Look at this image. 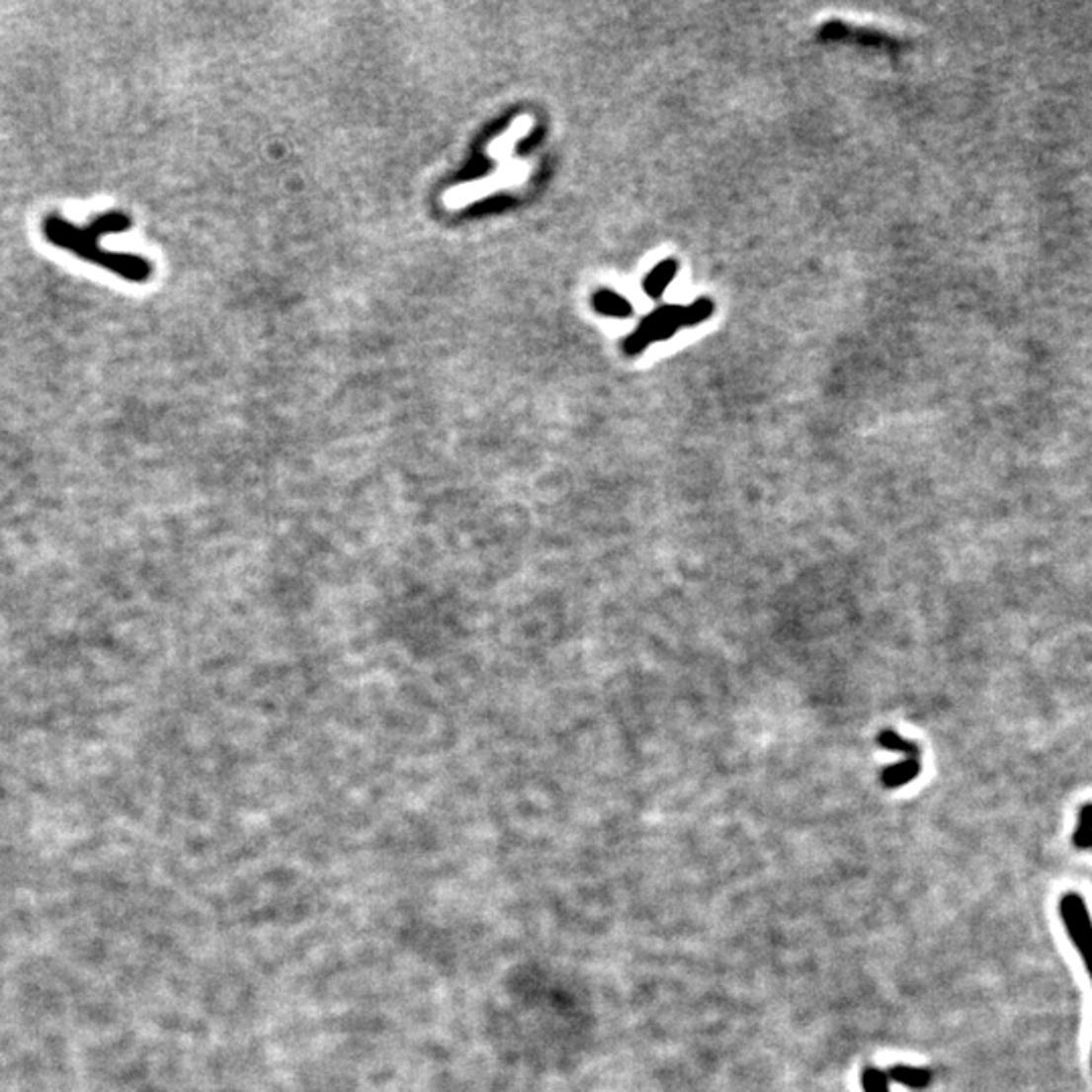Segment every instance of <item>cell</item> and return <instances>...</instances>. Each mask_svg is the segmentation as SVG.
Returning <instances> with one entry per match:
<instances>
[{
  "label": "cell",
  "mask_w": 1092,
  "mask_h": 1092,
  "mask_svg": "<svg viewBox=\"0 0 1092 1092\" xmlns=\"http://www.w3.org/2000/svg\"><path fill=\"white\" fill-rule=\"evenodd\" d=\"M888 1078L890 1080H896L900 1084H906L910 1088H927L933 1074L931 1070L927 1068H914V1066H904V1064H896L888 1070Z\"/></svg>",
  "instance_id": "52a82bcc"
},
{
  "label": "cell",
  "mask_w": 1092,
  "mask_h": 1092,
  "mask_svg": "<svg viewBox=\"0 0 1092 1092\" xmlns=\"http://www.w3.org/2000/svg\"><path fill=\"white\" fill-rule=\"evenodd\" d=\"M132 229V216L124 210H108L87 225H75L59 214H47L42 218V237L53 247L63 249L79 257L85 264L100 266L126 282L146 284L152 278L150 259L138 253L110 251L102 247L106 235H118Z\"/></svg>",
  "instance_id": "6da1fadb"
},
{
  "label": "cell",
  "mask_w": 1092,
  "mask_h": 1092,
  "mask_svg": "<svg viewBox=\"0 0 1092 1092\" xmlns=\"http://www.w3.org/2000/svg\"><path fill=\"white\" fill-rule=\"evenodd\" d=\"M1060 916L1092 979V916L1086 900L1076 892L1064 894L1060 900Z\"/></svg>",
  "instance_id": "277c9868"
},
{
  "label": "cell",
  "mask_w": 1092,
  "mask_h": 1092,
  "mask_svg": "<svg viewBox=\"0 0 1092 1092\" xmlns=\"http://www.w3.org/2000/svg\"><path fill=\"white\" fill-rule=\"evenodd\" d=\"M676 272H678V264H676L674 259L662 261L660 266H655V268L647 274V278H645V282H643L645 294H647L649 297H653V299H655V297H660V295L664 294V290H666V288L672 284V280L676 278Z\"/></svg>",
  "instance_id": "5b68a950"
},
{
  "label": "cell",
  "mask_w": 1092,
  "mask_h": 1092,
  "mask_svg": "<svg viewBox=\"0 0 1092 1092\" xmlns=\"http://www.w3.org/2000/svg\"><path fill=\"white\" fill-rule=\"evenodd\" d=\"M864 1092H890L888 1074L879 1068H866L862 1074Z\"/></svg>",
  "instance_id": "ba28073f"
},
{
  "label": "cell",
  "mask_w": 1092,
  "mask_h": 1092,
  "mask_svg": "<svg viewBox=\"0 0 1092 1092\" xmlns=\"http://www.w3.org/2000/svg\"><path fill=\"white\" fill-rule=\"evenodd\" d=\"M881 747L886 751H894L902 755V761L896 765H890L882 771V783L886 790H898L916 779L921 773V751L910 740H904L894 730H884L879 736Z\"/></svg>",
  "instance_id": "3957f363"
},
{
  "label": "cell",
  "mask_w": 1092,
  "mask_h": 1092,
  "mask_svg": "<svg viewBox=\"0 0 1092 1092\" xmlns=\"http://www.w3.org/2000/svg\"><path fill=\"white\" fill-rule=\"evenodd\" d=\"M593 305L597 308V312H601V314H605V316L626 318V316H631V312H633L631 303H630L624 295H620V294H616V292H611V290H599V292H595V295H593Z\"/></svg>",
  "instance_id": "8992f818"
},
{
  "label": "cell",
  "mask_w": 1092,
  "mask_h": 1092,
  "mask_svg": "<svg viewBox=\"0 0 1092 1092\" xmlns=\"http://www.w3.org/2000/svg\"><path fill=\"white\" fill-rule=\"evenodd\" d=\"M713 312L714 303L711 299H698L690 305H664V308L653 310L639 322L637 330L626 338V353L637 355L647 344L670 338L682 326H696Z\"/></svg>",
  "instance_id": "7a4b0ae2"
}]
</instances>
